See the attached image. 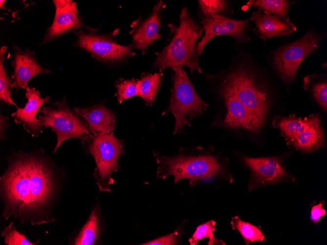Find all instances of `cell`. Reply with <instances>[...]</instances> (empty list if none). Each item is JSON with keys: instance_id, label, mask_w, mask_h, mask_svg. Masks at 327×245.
<instances>
[{"instance_id": "cell-16", "label": "cell", "mask_w": 327, "mask_h": 245, "mask_svg": "<svg viewBox=\"0 0 327 245\" xmlns=\"http://www.w3.org/2000/svg\"><path fill=\"white\" fill-rule=\"evenodd\" d=\"M257 28V35L264 41L275 37L289 36L297 30L292 22H285L280 18L266 13L260 9L255 11L249 18Z\"/></svg>"}, {"instance_id": "cell-20", "label": "cell", "mask_w": 327, "mask_h": 245, "mask_svg": "<svg viewBox=\"0 0 327 245\" xmlns=\"http://www.w3.org/2000/svg\"><path fill=\"white\" fill-rule=\"evenodd\" d=\"M321 120H318L290 143L297 150L304 153H311L323 147L325 134L321 125Z\"/></svg>"}, {"instance_id": "cell-17", "label": "cell", "mask_w": 327, "mask_h": 245, "mask_svg": "<svg viewBox=\"0 0 327 245\" xmlns=\"http://www.w3.org/2000/svg\"><path fill=\"white\" fill-rule=\"evenodd\" d=\"M83 24L78 13L76 2L72 1L65 7L56 10L53 22L47 29L42 44L74 29L80 30Z\"/></svg>"}, {"instance_id": "cell-13", "label": "cell", "mask_w": 327, "mask_h": 245, "mask_svg": "<svg viewBox=\"0 0 327 245\" xmlns=\"http://www.w3.org/2000/svg\"><path fill=\"white\" fill-rule=\"evenodd\" d=\"M13 60L12 66L13 71L12 78L13 85L16 91L26 89L28 82L39 74H48L52 71L45 68L37 62V56L33 51L28 49L23 51L18 46L13 45Z\"/></svg>"}, {"instance_id": "cell-33", "label": "cell", "mask_w": 327, "mask_h": 245, "mask_svg": "<svg viewBox=\"0 0 327 245\" xmlns=\"http://www.w3.org/2000/svg\"><path fill=\"white\" fill-rule=\"evenodd\" d=\"M72 0H54L53 2L54 4L56 10L61 9L70 3Z\"/></svg>"}, {"instance_id": "cell-27", "label": "cell", "mask_w": 327, "mask_h": 245, "mask_svg": "<svg viewBox=\"0 0 327 245\" xmlns=\"http://www.w3.org/2000/svg\"><path fill=\"white\" fill-rule=\"evenodd\" d=\"M215 222L213 221H209L205 223L199 225L196 228L192 236L189 239L191 245H196L199 241L203 239H209V245L215 244H225L222 241H219L213 236V232L215 230Z\"/></svg>"}, {"instance_id": "cell-4", "label": "cell", "mask_w": 327, "mask_h": 245, "mask_svg": "<svg viewBox=\"0 0 327 245\" xmlns=\"http://www.w3.org/2000/svg\"><path fill=\"white\" fill-rule=\"evenodd\" d=\"M211 150L196 155L183 152L173 156H164L152 151L158 164L156 176L165 179L172 176L175 183L187 178L191 186L201 181H210L223 172L218 157L211 155Z\"/></svg>"}, {"instance_id": "cell-15", "label": "cell", "mask_w": 327, "mask_h": 245, "mask_svg": "<svg viewBox=\"0 0 327 245\" xmlns=\"http://www.w3.org/2000/svg\"><path fill=\"white\" fill-rule=\"evenodd\" d=\"M105 222L103 218L99 203L92 209L84 225L76 230L69 239V245H95L101 243Z\"/></svg>"}, {"instance_id": "cell-14", "label": "cell", "mask_w": 327, "mask_h": 245, "mask_svg": "<svg viewBox=\"0 0 327 245\" xmlns=\"http://www.w3.org/2000/svg\"><path fill=\"white\" fill-rule=\"evenodd\" d=\"M73 110L86 121L92 134H109L115 129V115L102 104L87 108L76 107Z\"/></svg>"}, {"instance_id": "cell-23", "label": "cell", "mask_w": 327, "mask_h": 245, "mask_svg": "<svg viewBox=\"0 0 327 245\" xmlns=\"http://www.w3.org/2000/svg\"><path fill=\"white\" fill-rule=\"evenodd\" d=\"M7 49V47L5 45L0 49V100L2 103L9 106L13 105L18 108L12 98L11 91L14 88L12 80L7 76L3 65L4 55Z\"/></svg>"}, {"instance_id": "cell-12", "label": "cell", "mask_w": 327, "mask_h": 245, "mask_svg": "<svg viewBox=\"0 0 327 245\" xmlns=\"http://www.w3.org/2000/svg\"><path fill=\"white\" fill-rule=\"evenodd\" d=\"M27 103L23 108L19 107L11 116L15 122L22 124L24 130L32 137H38L46 128L36 117L40 110L46 103H49L50 97L42 98L40 92L34 88H26Z\"/></svg>"}, {"instance_id": "cell-19", "label": "cell", "mask_w": 327, "mask_h": 245, "mask_svg": "<svg viewBox=\"0 0 327 245\" xmlns=\"http://www.w3.org/2000/svg\"><path fill=\"white\" fill-rule=\"evenodd\" d=\"M321 118L318 113L311 114L304 119L294 114L278 116L273 121L272 126L278 128L287 141L291 143Z\"/></svg>"}, {"instance_id": "cell-7", "label": "cell", "mask_w": 327, "mask_h": 245, "mask_svg": "<svg viewBox=\"0 0 327 245\" xmlns=\"http://www.w3.org/2000/svg\"><path fill=\"white\" fill-rule=\"evenodd\" d=\"M39 113V122L56 134L57 143L53 154L56 153L64 141L72 138L83 141L91 134L86 121L70 109L65 96L51 105L43 107Z\"/></svg>"}, {"instance_id": "cell-32", "label": "cell", "mask_w": 327, "mask_h": 245, "mask_svg": "<svg viewBox=\"0 0 327 245\" xmlns=\"http://www.w3.org/2000/svg\"><path fill=\"white\" fill-rule=\"evenodd\" d=\"M9 118L2 115H0V139L1 140H6L5 132L9 126Z\"/></svg>"}, {"instance_id": "cell-1", "label": "cell", "mask_w": 327, "mask_h": 245, "mask_svg": "<svg viewBox=\"0 0 327 245\" xmlns=\"http://www.w3.org/2000/svg\"><path fill=\"white\" fill-rule=\"evenodd\" d=\"M41 147L14 152L6 157L7 167L0 177L2 217L21 225H40L55 221L54 209L61 197L66 177L63 171Z\"/></svg>"}, {"instance_id": "cell-9", "label": "cell", "mask_w": 327, "mask_h": 245, "mask_svg": "<svg viewBox=\"0 0 327 245\" xmlns=\"http://www.w3.org/2000/svg\"><path fill=\"white\" fill-rule=\"evenodd\" d=\"M116 29L111 33L104 34L96 28L84 27L74 31L77 36L74 45L90 53L97 61L108 64H118L133 57L136 53L131 50L130 45H119L114 39Z\"/></svg>"}, {"instance_id": "cell-18", "label": "cell", "mask_w": 327, "mask_h": 245, "mask_svg": "<svg viewBox=\"0 0 327 245\" xmlns=\"http://www.w3.org/2000/svg\"><path fill=\"white\" fill-rule=\"evenodd\" d=\"M242 160L253 176L260 182L279 181L287 175L284 168L277 157L256 158L244 156Z\"/></svg>"}, {"instance_id": "cell-22", "label": "cell", "mask_w": 327, "mask_h": 245, "mask_svg": "<svg viewBox=\"0 0 327 245\" xmlns=\"http://www.w3.org/2000/svg\"><path fill=\"white\" fill-rule=\"evenodd\" d=\"M290 2L287 0H250L242 9L246 11L250 8L257 7L264 12L273 14L285 22H290L288 11Z\"/></svg>"}, {"instance_id": "cell-5", "label": "cell", "mask_w": 327, "mask_h": 245, "mask_svg": "<svg viewBox=\"0 0 327 245\" xmlns=\"http://www.w3.org/2000/svg\"><path fill=\"white\" fill-rule=\"evenodd\" d=\"M169 104L162 115L172 113L175 119L174 134L181 133L192 120L203 115L210 105L197 94L183 66L172 68Z\"/></svg>"}, {"instance_id": "cell-28", "label": "cell", "mask_w": 327, "mask_h": 245, "mask_svg": "<svg viewBox=\"0 0 327 245\" xmlns=\"http://www.w3.org/2000/svg\"><path fill=\"white\" fill-rule=\"evenodd\" d=\"M1 237L4 238V241L7 245H36L41 242L40 239L35 243L29 241L24 234L17 231L13 222L2 230Z\"/></svg>"}, {"instance_id": "cell-3", "label": "cell", "mask_w": 327, "mask_h": 245, "mask_svg": "<svg viewBox=\"0 0 327 245\" xmlns=\"http://www.w3.org/2000/svg\"><path fill=\"white\" fill-rule=\"evenodd\" d=\"M179 18L178 25H167L172 37L162 50L155 53L151 68L163 71L167 68L187 66L191 73L197 71L202 74L196 53L198 40L203 37L202 26L192 17L187 7H183Z\"/></svg>"}, {"instance_id": "cell-30", "label": "cell", "mask_w": 327, "mask_h": 245, "mask_svg": "<svg viewBox=\"0 0 327 245\" xmlns=\"http://www.w3.org/2000/svg\"><path fill=\"white\" fill-rule=\"evenodd\" d=\"M182 232L181 229L178 228L172 233L159 237L155 240L141 244L142 245H178Z\"/></svg>"}, {"instance_id": "cell-8", "label": "cell", "mask_w": 327, "mask_h": 245, "mask_svg": "<svg viewBox=\"0 0 327 245\" xmlns=\"http://www.w3.org/2000/svg\"><path fill=\"white\" fill-rule=\"evenodd\" d=\"M323 38L310 30L300 39L281 45L273 52L274 67L287 87L295 82L300 65L306 57L318 48Z\"/></svg>"}, {"instance_id": "cell-29", "label": "cell", "mask_w": 327, "mask_h": 245, "mask_svg": "<svg viewBox=\"0 0 327 245\" xmlns=\"http://www.w3.org/2000/svg\"><path fill=\"white\" fill-rule=\"evenodd\" d=\"M305 79L307 80L310 84L307 81L304 80V83L309 84L308 85L304 84V88L309 87V91H311L313 97L317 101L320 106L321 109L325 112L327 111V80L324 81L314 82L313 84L310 82L306 77Z\"/></svg>"}, {"instance_id": "cell-26", "label": "cell", "mask_w": 327, "mask_h": 245, "mask_svg": "<svg viewBox=\"0 0 327 245\" xmlns=\"http://www.w3.org/2000/svg\"><path fill=\"white\" fill-rule=\"evenodd\" d=\"M116 88L117 100L119 103H121L124 100L128 99L135 96H139V79L120 78L116 82Z\"/></svg>"}, {"instance_id": "cell-25", "label": "cell", "mask_w": 327, "mask_h": 245, "mask_svg": "<svg viewBox=\"0 0 327 245\" xmlns=\"http://www.w3.org/2000/svg\"><path fill=\"white\" fill-rule=\"evenodd\" d=\"M199 13L202 17L213 15H224L230 12L229 2L225 0H199Z\"/></svg>"}, {"instance_id": "cell-10", "label": "cell", "mask_w": 327, "mask_h": 245, "mask_svg": "<svg viewBox=\"0 0 327 245\" xmlns=\"http://www.w3.org/2000/svg\"><path fill=\"white\" fill-rule=\"evenodd\" d=\"M200 23L205 33L197 44L196 53L198 57L202 54L206 45L215 37L228 35L238 44L246 43L250 40L247 33L250 27L247 20H234L216 14L202 17Z\"/></svg>"}, {"instance_id": "cell-6", "label": "cell", "mask_w": 327, "mask_h": 245, "mask_svg": "<svg viewBox=\"0 0 327 245\" xmlns=\"http://www.w3.org/2000/svg\"><path fill=\"white\" fill-rule=\"evenodd\" d=\"M82 142L84 151L95 160L96 167L93 175L99 191L111 192L110 186L115 183L112 174L119 169L117 160L125 153L121 141L112 132L97 135L91 133Z\"/></svg>"}, {"instance_id": "cell-2", "label": "cell", "mask_w": 327, "mask_h": 245, "mask_svg": "<svg viewBox=\"0 0 327 245\" xmlns=\"http://www.w3.org/2000/svg\"><path fill=\"white\" fill-rule=\"evenodd\" d=\"M213 76L227 87L247 110L261 133L272 125L273 97L267 83L246 62L234 60Z\"/></svg>"}, {"instance_id": "cell-31", "label": "cell", "mask_w": 327, "mask_h": 245, "mask_svg": "<svg viewBox=\"0 0 327 245\" xmlns=\"http://www.w3.org/2000/svg\"><path fill=\"white\" fill-rule=\"evenodd\" d=\"M322 205L323 204L320 203L312 208L311 219L315 223L319 222L321 218L324 216L326 214V211L322 208Z\"/></svg>"}, {"instance_id": "cell-21", "label": "cell", "mask_w": 327, "mask_h": 245, "mask_svg": "<svg viewBox=\"0 0 327 245\" xmlns=\"http://www.w3.org/2000/svg\"><path fill=\"white\" fill-rule=\"evenodd\" d=\"M163 72L160 71L154 74L143 73L139 79V96L147 106L154 104L163 81Z\"/></svg>"}, {"instance_id": "cell-24", "label": "cell", "mask_w": 327, "mask_h": 245, "mask_svg": "<svg viewBox=\"0 0 327 245\" xmlns=\"http://www.w3.org/2000/svg\"><path fill=\"white\" fill-rule=\"evenodd\" d=\"M233 229H236L243 238L246 245L255 242H262L265 236L259 228L245 222L235 216L231 222Z\"/></svg>"}, {"instance_id": "cell-11", "label": "cell", "mask_w": 327, "mask_h": 245, "mask_svg": "<svg viewBox=\"0 0 327 245\" xmlns=\"http://www.w3.org/2000/svg\"><path fill=\"white\" fill-rule=\"evenodd\" d=\"M164 3L160 0L147 17L144 18L140 17L131 24L132 29L129 34L133 40L130 46L140 50L143 55L149 47L162 37L159 33L161 27L160 11Z\"/></svg>"}]
</instances>
